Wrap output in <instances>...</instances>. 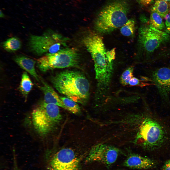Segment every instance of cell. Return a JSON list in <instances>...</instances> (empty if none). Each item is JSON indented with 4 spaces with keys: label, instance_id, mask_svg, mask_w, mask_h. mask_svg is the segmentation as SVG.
I'll return each mask as SVG.
<instances>
[{
    "label": "cell",
    "instance_id": "1",
    "mask_svg": "<svg viewBox=\"0 0 170 170\" xmlns=\"http://www.w3.org/2000/svg\"><path fill=\"white\" fill-rule=\"evenodd\" d=\"M135 144L149 152L170 150V120L147 105L136 115Z\"/></svg>",
    "mask_w": 170,
    "mask_h": 170
},
{
    "label": "cell",
    "instance_id": "2",
    "mask_svg": "<svg viewBox=\"0 0 170 170\" xmlns=\"http://www.w3.org/2000/svg\"><path fill=\"white\" fill-rule=\"evenodd\" d=\"M51 80L58 92L77 103L84 104L88 99L89 83L79 71H63L52 77Z\"/></svg>",
    "mask_w": 170,
    "mask_h": 170
},
{
    "label": "cell",
    "instance_id": "3",
    "mask_svg": "<svg viewBox=\"0 0 170 170\" xmlns=\"http://www.w3.org/2000/svg\"><path fill=\"white\" fill-rule=\"evenodd\" d=\"M81 42L94 61L96 78L98 84H107L111 74L112 63L108 60L102 38L98 33L91 31L83 36Z\"/></svg>",
    "mask_w": 170,
    "mask_h": 170
},
{
    "label": "cell",
    "instance_id": "4",
    "mask_svg": "<svg viewBox=\"0 0 170 170\" xmlns=\"http://www.w3.org/2000/svg\"><path fill=\"white\" fill-rule=\"evenodd\" d=\"M129 7L126 2L117 0L108 4L100 11L94 26L98 33H109L121 27L128 20Z\"/></svg>",
    "mask_w": 170,
    "mask_h": 170
},
{
    "label": "cell",
    "instance_id": "5",
    "mask_svg": "<svg viewBox=\"0 0 170 170\" xmlns=\"http://www.w3.org/2000/svg\"><path fill=\"white\" fill-rule=\"evenodd\" d=\"M68 40L61 34L49 30L41 35H30L28 46L31 52L40 56L54 53L66 47Z\"/></svg>",
    "mask_w": 170,
    "mask_h": 170
},
{
    "label": "cell",
    "instance_id": "6",
    "mask_svg": "<svg viewBox=\"0 0 170 170\" xmlns=\"http://www.w3.org/2000/svg\"><path fill=\"white\" fill-rule=\"evenodd\" d=\"M32 117L35 129L42 135L49 133L62 119L58 106L43 101L40 102L33 110Z\"/></svg>",
    "mask_w": 170,
    "mask_h": 170
},
{
    "label": "cell",
    "instance_id": "7",
    "mask_svg": "<svg viewBox=\"0 0 170 170\" xmlns=\"http://www.w3.org/2000/svg\"><path fill=\"white\" fill-rule=\"evenodd\" d=\"M80 62L78 51L73 48L65 47L53 54L44 55L37 60V65L42 72L55 68L78 67Z\"/></svg>",
    "mask_w": 170,
    "mask_h": 170
},
{
    "label": "cell",
    "instance_id": "8",
    "mask_svg": "<svg viewBox=\"0 0 170 170\" xmlns=\"http://www.w3.org/2000/svg\"><path fill=\"white\" fill-rule=\"evenodd\" d=\"M170 39L169 34L152 26L149 22L144 21L138 31V42L142 51L150 55L163 44Z\"/></svg>",
    "mask_w": 170,
    "mask_h": 170
},
{
    "label": "cell",
    "instance_id": "9",
    "mask_svg": "<svg viewBox=\"0 0 170 170\" xmlns=\"http://www.w3.org/2000/svg\"><path fill=\"white\" fill-rule=\"evenodd\" d=\"M49 162L51 170H78L79 160L73 150L66 148L56 153Z\"/></svg>",
    "mask_w": 170,
    "mask_h": 170
},
{
    "label": "cell",
    "instance_id": "10",
    "mask_svg": "<svg viewBox=\"0 0 170 170\" xmlns=\"http://www.w3.org/2000/svg\"><path fill=\"white\" fill-rule=\"evenodd\" d=\"M149 78L156 87L162 102L170 106V67H164L151 70Z\"/></svg>",
    "mask_w": 170,
    "mask_h": 170
},
{
    "label": "cell",
    "instance_id": "11",
    "mask_svg": "<svg viewBox=\"0 0 170 170\" xmlns=\"http://www.w3.org/2000/svg\"><path fill=\"white\" fill-rule=\"evenodd\" d=\"M120 153L119 149L115 146L99 144L92 148L85 161L87 162H99L109 166L115 162Z\"/></svg>",
    "mask_w": 170,
    "mask_h": 170
},
{
    "label": "cell",
    "instance_id": "12",
    "mask_svg": "<svg viewBox=\"0 0 170 170\" xmlns=\"http://www.w3.org/2000/svg\"><path fill=\"white\" fill-rule=\"evenodd\" d=\"M124 166L130 168L137 169H146L155 166V162L147 157L138 154H130L124 162Z\"/></svg>",
    "mask_w": 170,
    "mask_h": 170
},
{
    "label": "cell",
    "instance_id": "13",
    "mask_svg": "<svg viewBox=\"0 0 170 170\" xmlns=\"http://www.w3.org/2000/svg\"><path fill=\"white\" fill-rule=\"evenodd\" d=\"M40 81L42 84V86L35 85L42 91L44 96L43 101L47 103L55 104L65 109L62 102L59 96L53 88L46 82L41 76H40Z\"/></svg>",
    "mask_w": 170,
    "mask_h": 170
},
{
    "label": "cell",
    "instance_id": "14",
    "mask_svg": "<svg viewBox=\"0 0 170 170\" xmlns=\"http://www.w3.org/2000/svg\"><path fill=\"white\" fill-rule=\"evenodd\" d=\"M14 60L21 68L30 74L38 81L40 82V77L35 68V61L34 60L23 55H17Z\"/></svg>",
    "mask_w": 170,
    "mask_h": 170
},
{
    "label": "cell",
    "instance_id": "15",
    "mask_svg": "<svg viewBox=\"0 0 170 170\" xmlns=\"http://www.w3.org/2000/svg\"><path fill=\"white\" fill-rule=\"evenodd\" d=\"M33 85L27 72H23L22 75L19 89L25 100H27L28 94L31 90Z\"/></svg>",
    "mask_w": 170,
    "mask_h": 170
},
{
    "label": "cell",
    "instance_id": "16",
    "mask_svg": "<svg viewBox=\"0 0 170 170\" xmlns=\"http://www.w3.org/2000/svg\"><path fill=\"white\" fill-rule=\"evenodd\" d=\"M151 10L152 12L157 13L162 17L165 18L170 12V2L163 0H156Z\"/></svg>",
    "mask_w": 170,
    "mask_h": 170
},
{
    "label": "cell",
    "instance_id": "17",
    "mask_svg": "<svg viewBox=\"0 0 170 170\" xmlns=\"http://www.w3.org/2000/svg\"><path fill=\"white\" fill-rule=\"evenodd\" d=\"M3 48L8 52H13L20 49L21 43L19 39L15 37L10 38L3 42L2 44Z\"/></svg>",
    "mask_w": 170,
    "mask_h": 170
},
{
    "label": "cell",
    "instance_id": "18",
    "mask_svg": "<svg viewBox=\"0 0 170 170\" xmlns=\"http://www.w3.org/2000/svg\"><path fill=\"white\" fill-rule=\"evenodd\" d=\"M60 98L65 107V109L74 114L80 113V109L76 102L66 97L60 96Z\"/></svg>",
    "mask_w": 170,
    "mask_h": 170
},
{
    "label": "cell",
    "instance_id": "19",
    "mask_svg": "<svg viewBox=\"0 0 170 170\" xmlns=\"http://www.w3.org/2000/svg\"><path fill=\"white\" fill-rule=\"evenodd\" d=\"M149 22L152 26L156 28L161 30L165 27L162 17L157 13L152 12L150 16Z\"/></svg>",
    "mask_w": 170,
    "mask_h": 170
},
{
    "label": "cell",
    "instance_id": "20",
    "mask_svg": "<svg viewBox=\"0 0 170 170\" xmlns=\"http://www.w3.org/2000/svg\"><path fill=\"white\" fill-rule=\"evenodd\" d=\"M135 30V21L132 19H130L121 27L120 31L123 35L129 37L134 34Z\"/></svg>",
    "mask_w": 170,
    "mask_h": 170
},
{
    "label": "cell",
    "instance_id": "21",
    "mask_svg": "<svg viewBox=\"0 0 170 170\" xmlns=\"http://www.w3.org/2000/svg\"><path fill=\"white\" fill-rule=\"evenodd\" d=\"M133 68L132 67H129L122 73L121 78L122 84L124 85H127L132 78Z\"/></svg>",
    "mask_w": 170,
    "mask_h": 170
},
{
    "label": "cell",
    "instance_id": "22",
    "mask_svg": "<svg viewBox=\"0 0 170 170\" xmlns=\"http://www.w3.org/2000/svg\"><path fill=\"white\" fill-rule=\"evenodd\" d=\"M166 21L165 23V32L170 34V12L165 17Z\"/></svg>",
    "mask_w": 170,
    "mask_h": 170
},
{
    "label": "cell",
    "instance_id": "23",
    "mask_svg": "<svg viewBox=\"0 0 170 170\" xmlns=\"http://www.w3.org/2000/svg\"><path fill=\"white\" fill-rule=\"evenodd\" d=\"M138 0L140 4L144 6H146L152 4L154 0Z\"/></svg>",
    "mask_w": 170,
    "mask_h": 170
},
{
    "label": "cell",
    "instance_id": "24",
    "mask_svg": "<svg viewBox=\"0 0 170 170\" xmlns=\"http://www.w3.org/2000/svg\"><path fill=\"white\" fill-rule=\"evenodd\" d=\"M162 170H170V159L167 160L165 163Z\"/></svg>",
    "mask_w": 170,
    "mask_h": 170
},
{
    "label": "cell",
    "instance_id": "25",
    "mask_svg": "<svg viewBox=\"0 0 170 170\" xmlns=\"http://www.w3.org/2000/svg\"><path fill=\"white\" fill-rule=\"evenodd\" d=\"M4 15L2 12L0 11V17H4Z\"/></svg>",
    "mask_w": 170,
    "mask_h": 170
},
{
    "label": "cell",
    "instance_id": "26",
    "mask_svg": "<svg viewBox=\"0 0 170 170\" xmlns=\"http://www.w3.org/2000/svg\"><path fill=\"white\" fill-rule=\"evenodd\" d=\"M13 170H18V169L16 165H15V166L13 169Z\"/></svg>",
    "mask_w": 170,
    "mask_h": 170
},
{
    "label": "cell",
    "instance_id": "27",
    "mask_svg": "<svg viewBox=\"0 0 170 170\" xmlns=\"http://www.w3.org/2000/svg\"><path fill=\"white\" fill-rule=\"evenodd\" d=\"M166 1L170 2V0H163Z\"/></svg>",
    "mask_w": 170,
    "mask_h": 170
}]
</instances>
